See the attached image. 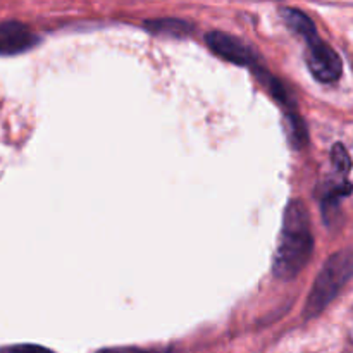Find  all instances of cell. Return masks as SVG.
Here are the masks:
<instances>
[{"label":"cell","instance_id":"obj_5","mask_svg":"<svg viewBox=\"0 0 353 353\" xmlns=\"http://www.w3.org/2000/svg\"><path fill=\"white\" fill-rule=\"evenodd\" d=\"M40 38L19 21L0 24V55H17L37 47Z\"/></svg>","mask_w":353,"mask_h":353},{"label":"cell","instance_id":"obj_7","mask_svg":"<svg viewBox=\"0 0 353 353\" xmlns=\"http://www.w3.org/2000/svg\"><path fill=\"white\" fill-rule=\"evenodd\" d=\"M353 192V185L348 179H341V181L333 183V185L327 186L323 193V199H321V210H323V216L326 224H330L333 221L334 214L340 209V202L347 196H350Z\"/></svg>","mask_w":353,"mask_h":353},{"label":"cell","instance_id":"obj_11","mask_svg":"<svg viewBox=\"0 0 353 353\" xmlns=\"http://www.w3.org/2000/svg\"><path fill=\"white\" fill-rule=\"evenodd\" d=\"M97 353H150V352L143 350V348H137V347H116V348H103V350H99Z\"/></svg>","mask_w":353,"mask_h":353},{"label":"cell","instance_id":"obj_4","mask_svg":"<svg viewBox=\"0 0 353 353\" xmlns=\"http://www.w3.org/2000/svg\"><path fill=\"white\" fill-rule=\"evenodd\" d=\"M205 41L207 47L217 57L231 62V64L245 65V68H250L252 71L264 65L262 64L261 54L250 43L234 37V34L224 33V31H210V33H207Z\"/></svg>","mask_w":353,"mask_h":353},{"label":"cell","instance_id":"obj_6","mask_svg":"<svg viewBox=\"0 0 353 353\" xmlns=\"http://www.w3.org/2000/svg\"><path fill=\"white\" fill-rule=\"evenodd\" d=\"M145 30L152 34L171 38H185L193 31V24L178 17H157V19H148L143 23Z\"/></svg>","mask_w":353,"mask_h":353},{"label":"cell","instance_id":"obj_1","mask_svg":"<svg viewBox=\"0 0 353 353\" xmlns=\"http://www.w3.org/2000/svg\"><path fill=\"white\" fill-rule=\"evenodd\" d=\"M312 254L314 234L309 210L302 200H292L283 214L272 274L281 281H292L307 268Z\"/></svg>","mask_w":353,"mask_h":353},{"label":"cell","instance_id":"obj_2","mask_svg":"<svg viewBox=\"0 0 353 353\" xmlns=\"http://www.w3.org/2000/svg\"><path fill=\"white\" fill-rule=\"evenodd\" d=\"M353 279V248H343L324 262L307 296L303 317L314 319L319 316Z\"/></svg>","mask_w":353,"mask_h":353},{"label":"cell","instance_id":"obj_3","mask_svg":"<svg viewBox=\"0 0 353 353\" xmlns=\"http://www.w3.org/2000/svg\"><path fill=\"white\" fill-rule=\"evenodd\" d=\"M305 62L309 71L319 83H336L343 72V62L338 52L319 37V33L305 38Z\"/></svg>","mask_w":353,"mask_h":353},{"label":"cell","instance_id":"obj_10","mask_svg":"<svg viewBox=\"0 0 353 353\" xmlns=\"http://www.w3.org/2000/svg\"><path fill=\"white\" fill-rule=\"evenodd\" d=\"M2 353H55L41 345H14V347L3 348Z\"/></svg>","mask_w":353,"mask_h":353},{"label":"cell","instance_id":"obj_9","mask_svg":"<svg viewBox=\"0 0 353 353\" xmlns=\"http://www.w3.org/2000/svg\"><path fill=\"white\" fill-rule=\"evenodd\" d=\"M331 162H333L334 169H336L341 176H347L348 172L352 171V157L343 143L333 145V148H331Z\"/></svg>","mask_w":353,"mask_h":353},{"label":"cell","instance_id":"obj_8","mask_svg":"<svg viewBox=\"0 0 353 353\" xmlns=\"http://www.w3.org/2000/svg\"><path fill=\"white\" fill-rule=\"evenodd\" d=\"M279 14H281V19L285 21L286 26H288L296 37L302 38V40H305V38L317 33V28L316 24H314V21L310 19L303 10L293 9V7H281V9H279Z\"/></svg>","mask_w":353,"mask_h":353}]
</instances>
